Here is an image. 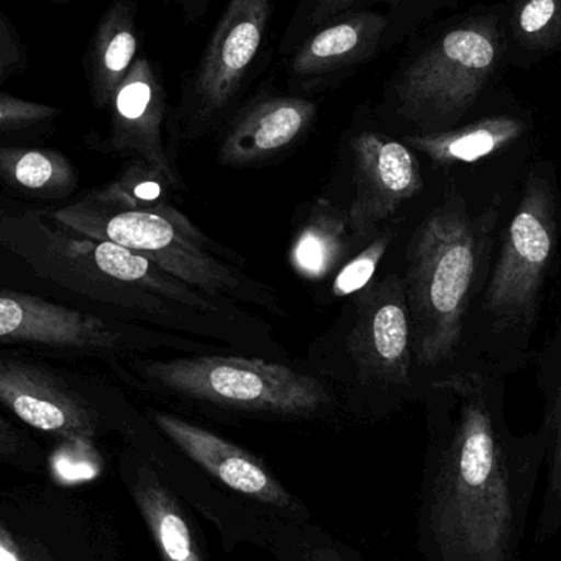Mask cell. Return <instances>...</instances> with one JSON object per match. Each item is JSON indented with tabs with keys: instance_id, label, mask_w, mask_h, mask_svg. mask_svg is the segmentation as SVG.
Segmentation results:
<instances>
[{
	"instance_id": "cell-7",
	"label": "cell",
	"mask_w": 561,
	"mask_h": 561,
	"mask_svg": "<svg viewBox=\"0 0 561 561\" xmlns=\"http://www.w3.org/2000/svg\"><path fill=\"white\" fill-rule=\"evenodd\" d=\"M0 405L28 427L85 450L112 422L102 388L28 350L0 348Z\"/></svg>"
},
{
	"instance_id": "cell-14",
	"label": "cell",
	"mask_w": 561,
	"mask_h": 561,
	"mask_svg": "<svg viewBox=\"0 0 561 561\" xmlns=\"http://www.w3.org/2000/svg\"><path fill=\"white\" fill-rule=\"evenodd\" d=\"M167 107L160 69L145 56L137 58L108 104L111 134L102 148L144 161L176 186V173L163 144Z\"/></svg>"
},
{
	"instance_id": "cell-3",
	"label": "cell",
	"mask_w": 561,
	"mask_h": 561,
	"mask_svg": "<svg viewBox=\"0 0 561 561\" xmlns=\"http://www.w3.org/2000/svg\"><path fill=\"white\" fill-rule=\"evenodd\" d=\"M477 256L478 227L458 203L432 213L411 240L404 284L419 365H442L457 353Z\"/></svg>"
},
{
	"instance_id": "cell-34",
	"label": "cell",
	"mask_w": 561,
	"mask_h": 561,
	"mask_svg": "<svg viewBox=\"0 0 561 561\" xmlns=\"http://www.w3.org/2000/svg\"><path fill=\"white\" fill-rule=\"evenodd\" d=\"M55 2H68V0H55Z\"/></svg>"
},
{
	"instance_id": "cell-24",
	"label": "cell",
	"mask_w": 561,
	"mask_h": 561,
	"mask_svg": "<svg viewBox=\"0 0 561 561\" xmlns=\"http://www.w3.org/2000/svg\"><path fill=\"white\" fill-rule=\"evenodd\" d=\"M540 434L546 445V488L534 539L536 543H547L561 530V388L547 411Z\"/></svg>"
},
{
	"instance_id": "cell-33",
	"label": "cell",
	"mask_w": 561,
	"mask_h": 561,
	"mask_svg": "<svg viewBox=\"0 0 561 561\" xmlns=\"http://www.w3.org/2000/svg\"><path fill=\"white\" fill-rule=\"evenodd\" d=\"M13 199H10L2 190H0V217L5 216V214L12 213V210H16L13 207Z\"/></svg>"
},
{
	"instance_id": "cell-21",
	"label": "cell",
	"mask_w": 561,
	"mask_h": 561,
	"mask_svg": "<svg viewBox=\"0 0 561 561\" xmlns=\"http://www.w3.org/2000/svg\"><path fill=\"white\" fill-rule=\"evenodd\" d=\"M350 233L348 214L319 201L294 242L290 265L302 278L322 280L345 255Z\"/></svg>"
},
{
	"instance_id": "cell-23",
	"label": "cell",
	"mask_w": 561,
	"mask_h": 561,
	"mask_svg": "<svg viewBox=\"0 0 561 561\" xmlns=\"http://www.w3.org/2000/svg\"><path fill=\"white\" fill-rule=\"evenodd\" d=\"M170 187H174V184L164 174L144 161L134 160L114 181L95 187L81 199L111 209L144 210L181 222L190 220L171 206Z\"/></svg>"
},
{
	"instance_id": "cell-32",
	"label": "cell",
	"mask_w": 561,
	"mask_h": 561,
	"mask_svg": "<svg viewBox=\"0 0 561 561\" xmlns=\"http://www.w3.org/2000/svg\"><path fill=\"white\" fill-rule=\"evenodd\" d=\"M307 561H348L343 559L336 550L333 549H317L310 553Z\"/></svg>"
},
{
	"instance_id": "cell-25",
	"label": "cell",
	"mask_w": 561,
	"mask_h": 561,
	"mask_svg": "<svg viewBox=\"0 0 561 561\" xmlns=\"http://www.w3.org/2000/svg\"><path fill=\"white\" fill-rule=\"evenodd\" d=\"M392 242V233H381L378 239L373 240L365 250L355 259L350 260L339 275L335 276V283L332 286V293L336 297L350 296L358 293L375 276L382 256L388 252Z\"/></svg>"
},
{
	"instance_id": "cell-10",
	"label": "cell",
	"mask_w": 561,
	"mask_h": 561,
	"mask_svg": "<svg viewBox=\"0 0 561 561\" xmlns=\"http://www.w3.org/2000/svg\"><path fill=\"white\" fill-rule=\"evenodd\" d=\"M556 197L549 181L530 176L504 237L484 297L497 329L523 325L536 316L543 279L556 249Z\"/></svg>"
},
{
	"instance_id": "cell-5",
	"label": "cell",
	"mask_w": 561,
	"mask_h": 561,
	"mask_svg": "<svg viewBox=\"0 0 561 561\" xmlns=\"http://www.w3.org/2000/svg\"><path fill=\"white\" fill-rule=\"evenodd\" d=\"M43 209L59 226L140 253L207 296L266 302V294H260L249 279L209 252L213 243L191 220L181 222L144 210L111 209L82 199Z\"/></svg>"
},
{
	"instance_id": "cell-15",
	"label": "cell",
	"mask_w": 561,
	"mask_h": 561,
	"mask_svg": "<svg viewBox=\"0 0 561 561\" xmlns=\"http://www.w3.org/2000/svg\"><path fill=\"white\" fill-rule=\"evenodd\" d=\"M153 422L191 460L230 490L266 506L296 510V501L286 488L243 448L199 425L164 412H153Z\"/></svg>"
},
{
	"instance_id": "cell-11",
	"label": "cell",
	"mask_w": 561,
	"mask_h": 561,
	"mask_svg": "<svg viewBox=\"0 0 561 561\" xmlns=\"http://www.w3.org/2000/svg\"><path fill=\"white\" fill-rule=\"evenodd\" d=\"M392 49L389 20L379 10H348L310 32L287 58L294 88L320 89Z\"/></svg>"
},
{
	"instance_id": "cell-12",
	"label": "cell",
	"mask_w": 561,
	"mask_h": 561,
	"mask_svg": "<svg viewBox=\"0 0 561 561\" xmlns=\"http://www.w3.org/2000/svg\"><path fill=\"white\" fill-rule=\"evenodd\" d=\"M350 355L365 382H411L412 325L404 279L379 280L362 300L348 342Z\"/></svg>"
},
{
	"instance_id": "cell-16",
	"label": "cell",
	"mask_w": 561,
	"mask_h": 561,
	"mask_svg": "<svg viewBox=\"0 0 561 561\" xmlns=\"http://www.w3.org/2000/svg\"><path fill=\"white\" fill-rule=\"evenodd\" d=\"M316 114V102L297 95H268L252 102L227 130L220 163L247 167L278 153L309 130Z\"/></svg>"
},
{
	"instance_id": "cell-28",
	"label": "cell",
	"mask_w": 561,
	"mask_h": 561,
	"mask_svg": "<svg viewBox=\"0 0 561 561\" xmlns=\"http://www.w3.org/2000/svg\"><path fill=\"white\" fill-rule=\"evenodd\" d=\"M26 65L25 46L15 28L0 13V85Z\"/></svg>"
},
{
	"instance_id": "cell-22",
	"label": "cell",
	"mask_w": 561,
	"mask_h": 561,
	"mask_svg": "<svg viewBox=\"0 0 561 561\" xmlns=\"http://www.w3.org/2000/svg\"><path fill=\"white\" fill-rule=\"evenodd\" d=\"M422 2L424 0H300L280 39V55L289 56L317 26L348 10L385 9L382 13L389 20L392 46L398 45L412 28Z\"/></svg>"
},
{
	"instance_id": "cell-30",
	"label": "cell",
	"mask_w": 561,
	"mask_h": 561,
	"mask_svg": "<svg viewBox=\"0 0 561 561\" xmlns=\"http://www.w3.org/2000/svg\"><path fill=\"white\" fill-rule=\"evenodd\" d=\"M163 2L178 7L183 13L184 22L194 25L206 16L213 0H163Z\"/></svg>"
},
{
	"instance_id": "cell-2",
	"label": "cell",
	"mask_w": 561,
	"mask_h": 561,
	"mask_svg": "<svg viewBox=\"0 0 561 561\" xmlns=\"http://www.w3.org/2000/svg\"><path fill=\"white\" fill-rule=\"evenodd\" d=\"M0 256L78 306L153 316L163 300L216 310L203 290L140 253L59 226L43 207L0 217Z\"/></svg>"
},
{
	"instance_id": "cell-26",
	"label": "cell",
	"mask_w": 561,
	"mask_h": 561,
	"mask_svg": "<svg viewBox=\"0 0 561 561\" xmlns=\"http://www.w3.org/2000/svg\"><path fill=\"white\" fill-rule=\"evenodd\" d=\"M517 26L530 45H550L561 33V0H526L517 15Z\"/></svg>"
},
{
	"instance_id": "cell-6",
	"label": "cell",
	"mask_w": 561,
	"mask_h": 561,
	"mask_svg": "<svg viewBox=\"0 0 561 561\" xmlns=\"http://www.w3.org/2000/svg\"><path fill=\"white\" fill-rule=\"evenodd\" d=\"M130 369L154 388L242 411L307 417L330 404L322 382L263 359L242 356L141 359L131 363Z\"/></svg>"
},
{
	"instance_id": "cell-1",
	"label": "cell",
	"mask_w": 561,
	"mask_h": 561,
	"mask_svg": "<svg viewBox=\"0 0 561 561\" xmlns=\"http://www.w3.org/2000/svg\"><path fill=\"white\" fill-rule=\"evenodd\" d=\"M458 408L428 471L422 536L431 561H519L546 465L542 434L516 438L483 381H451Z\"/></svg>"
},
{
	"instance_id": "cell-8",
	"label": "cell",
	"mask_w": 561,
	"mask_h": 561,
	"mask_svg": "<svg viewBox=\"0 0 561 561\" xmlns=\"http://www.w3.org/2000/svg\"><path fill=\"white\" fill-rule=\"evenodd\" d=\"M275 0H230L186 78L180 118L186 131L216 124L242 94L268 39Z\"/></svg>"
},
{
	"instance_id": "cell-17",
	"label": "cell",
	"mask_w": 561,
	"mask_h": 561,
	"mask_svg": "<svg viewBox=\"0 0 561 561\" xmlns=\"http://www.w3.org/2000/svg\"><path fill=\"white\" fill-rule=\"evenodd\" d=\"M138 7L135 0H114L92 36L88 55V79L95 107L111 104L140 48Z\"/></svg>"
},
{
	"instance_id": "cell-4",
	"label": "cell",
	"mask_w": 561,
	"mask_h": 561,
	"mask_svg": "<svg viewBox=\"0 0 561 561\" xmlns=\"http://www.w3.org/2000/svg\"><path fill=\"white\" fill-rule=\"evenodd\" d=\"M496 58L491 23L455 26L399 65L386 85L385 101L419 134L447 130L477 102Z\"/></svg>"
},
{
	"instance_id": "cell-29",
	"label": "cell",
	"mask_w": 561,
	"mask_h": 561,
	"mask_svg": "<svg viewBox=\"0 0 561 561\" xmlns=\"http://www.w3.org/2000/svg\"><path fill=\"white\" fill-rule=\"evenodd\" d=\"M35 454V445L28 435L23 434L9 419L0 414V461L3 463H23Z\"/></svg>"
},
{
	"instance_id": "cell-13",
	"label": "cell",
	"mask_w": 561,
	"mask_h": 561,
	"mask_svg": "<svg viewBox=\"0 0 561 561\" xmlns=\"http://www.w3.org/2000/svg\"><path fill=\"white\" fill-rule=\"evenodd\" d=\"M352 153L355 197L346 214L353 237L366 239L405 201L421 193L424 183L411 147L389 135L359 131L353 137Z\"/></svg>"
},
{
	"instance_id": "cell-19",
	"label": "cell",
	"mask_w": 561,
	"mask_h": 561,
	"mask_svg": "<svg viewBox=\"0 0 561 561\" xmlns=\"http://www.w3.org/2000/svg\"><path fill=\"white\" fill-rule=\"evenodd\" d=\"M131 494L163 561H206L183 507L151 468H138Z\"/></svg>"
},
{
	"instance_id": "cell-18",
	"label": "cell",
	"mask_w": 561,
	"mask_h": 561,
	"mask_svg": "<svg viewBox=\"0 0 561 561\" xmlns=\"http://www.w3.org/2000/svg\"><path fill=\"white\" fill-rule=\"evenodd\" d=\"M79 173L55 148L0 145V190L32 203L55 204L78 193Z\"/></svg>"
},
{
	"instance_id": "cell-27",
	"label": "cell",
	"mask_w": 561,
	"mask_h": 561,
	"mask_svg": "<svg viewBox=\"0 0 561 561\" xmlns=\"http://www.w3.org/2000/svg\"><path fill=\"white\" fill-rule=\"evenodd\" d=\"M61 108L0 92V135L25 134L61 115Z\"/></svg>"
},
{
	"instance_id": "cell-20",
	"label": "cell",
	"mask_w": 561,
	"mask_h": 561,
	"mask_svg": "<svg viewBox=\"0 0 561 561\" xmlns=\"http://www.w3.org/2000/svg\"><path fill=\"white\" fill-rule=\"evenodd\" d=\"M523 122L507 115L483 118L461 128L409 135L405 144L438 164L474 163L516 141Z\"/></svg>"
},
{
	"instance_id": "cell-9",
	"label": "cell",
	"mask_w": 561,
	"mask_h": 561,
	"mask_svg": "<svg viewBox=\"0 0 561 561\" xmlns=\"http://www.w3.org/2000/svg\"><path fill=\"white\" fill-rule=\"evenodd\" d=\"M141 335L115 317L78 304L0 287V348L28 350L51 358L117 359Z\"/></svg>"
},
{
	"instance_id": "cell-31",
	"label": "cell",
	"mask_w": 561,
	"mask_h": 561,
	"mask_svg": "<svg viewBox=\"0 0 561 561\" xmlns=\"http://www.w3.org/2000/svg\"><path fill=\"white\" fill-rule=\"evenodd\" d=\"M0 561H28L25 552L20 549L12 534L7 533L0 524Z\"/></svg>"
}]
</instances>
